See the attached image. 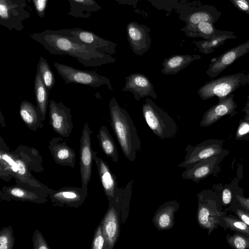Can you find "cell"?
Masks as SVG:
<instances>
[{
    "label": "cell",
    "mask_w": 249,
    "mask_h": 249,
    "mask_svg": "<svg viewBox=\"0 0 249 249\" xmlns=\"http://www.w3.org/2000/svg\"><path fill=\"white\" fill-rule=\"evenodd\" d=\"M29 36L50 53L71 56L86 67H98L116 61L110 54L97 51L76 40L68 35L65 29H47Z\"/></svg>",
    "instance_id": "cell-1"
},
{
    "label": "cell",
    "mask_w": 249,
    "mask_h": 249,
    "mask_svg": "<svg viewBox=\"0 0 249 249\" xmlns=\"http://www.w3.org/2000/svg\"><path fill=\"white\" fill-rule=\"evenodd\" d=\"M111 125L125 157L134 161L141 148V142L132 119L115 97L109 102Z\"/></svg>",
    "instance_id": "cell-2"
},
{
    "label": "cell",
    "mask_w": 249,
    "mask_h": 249,
    "mask_svg": "<svg viewBox=\"0 0 249 249\" xmlns=\"http://www.w3.org/2000/svg\"><path fill=\"white\" fill-rule=\"evenodd\" d=\"M142 111L146 123L158 137L166 140L176 135L178 128L174 119L151 98L146 99L142 105Z\"/></svg>",
    "instance_id": "cell-3"
},
{
    "label": "cell",
    "mask_w": 249,
    "mask_h": 249,
    "mask_svg": "<svg viewBox=\"0 0 249 249\" xmlns=\"http://www.w3.org/2000/svg\"><path fill=\"white\" fill-rule=\"evenodd\" d=\"M247 76L239 72L211 80L201 87L197 94L203 100L213 97L221 99L232 94L237 89L247 84Z\"/></svg>",
    "instance_id": "cell-4"
},
{
    "label": "cell",
    "mask_w": 249,
    "mask_h": 249,
    "mask_svg": "<svg viewBox=\"0 0 249 249\" xmlns=\"http://www.w3.org/2000/svg\"><path fill=\"white\" fill-rule=\"evenodd\" d=\"M123 188L119 195L108 200V207L101 221L106 239L105 249H112L120 235Z\"/></svg>",
    "instance_id": "cell-5"
},
{
    "label": "cell",
    "mask_w": 249,
    "mask_h": 249,
    "mask_svg": "<svg viewBox=\"0 0 249 249\" xmlns=\"http://www.w3.org/2000/svg\"><path fill=\"white\" fill-rule=\"evenodd\" d=\"M53 65L66 84H80L93 88L106 85L109 90H113L109 79L95 71L80 70L56 62Z\"/></svg>",
    "instance_id": "cell-6"
},
{
    "label": "cell",
    "mask_w": 249,
    "mask_h": 249,
    "mask_svg": "<svg viewBox=\"0 0 249 249\" xmlns=\"http://www.w3.org/2000/svg\"><path fill=\"white\" fill-rule=\"evenodd\" d=\"M198 206L196 219L199 226L208 231L210 234L220 223L224 216L218 211L215 201L209 190H203L197 195Z\"/></svg>",
    "instance_id": "cell-7"
},
{
    "label": "cell",
    "mask_w": 249,
    "mask_h": 249,
    "mask_svg": "<svg viewBox=\"0 0 249 249\" xmlns=\"http://www.w3.org/2000/svg\"><path fill=\"white\" fill-rule=\"evenodd\" d=\"M16 184L3 186L0 189V198L1 200L27 201L36 203H45L48 201L52 192L33 187L16 180Z\"/></svg>",
    "instance_id": "cell-8"
},
{
    "label": "cell",
    "mask_w": 249,
    "mask_h": 249,
    "mask_svg": "<svg viewBox=\"0 0 249 249\" xmlns=\"http://www.w3.org/2000/svg\"><path fill=\"white\" fill-rule=\"evenodd\" d=\"M223 140L210 139L193 146L188 144L185 149L184 160L178 167L186 168L192 164L213 156H219L228 152L223 148Z\"/></svg>",
    "instance_id": "cell-9"
},
{
    "label": "cell",
    "mask_w": 249,
    "mask_h": 249,
    "mask_svg": "<svg viewBox=\"0 0 249 249\" xmlns=\"http://www.w3.org/2000/svg\"><path fill=\"white\" fill-rule=\"evenodd\" d=\"M26 7L11 0H0V25L10 31H22L24 28L23 21L31 16Z\"/></svg>",
    "instance_id": "cell-10"
},
{
    "label": "cell",
    "mask_w": 249,
    "mask_h": 249,
    "mask_svg": "<svg viewBox=\"0 0 249 249\" xmlns=\"http://www.w3.org/2000/svg\"><path fill=\"white\" fill-rule=\"evenodd\" d=\"M49 124L62 137L67 138L73 127L71 109L62 103L52 100L49 103Z\"/></svg>",
    "instance_id": "cell-11"
},
{
    "label": "cell",
    "mask_w": 249,
    "mask_h": 249,
    "mask_svg": "<svg viewBox=\"0 0 249 249\" xmlns=\"http://www.w3.org/2000/svg\"><path fill=\"white\" fill-rule=\"evenodd\" d=\"M92 133L89 124H84L80 139V166L82 188L88 193V185L91 176L94 151L92 149L90 135Z\"/></svg>",
    "instance_id": "cell-12"
},
{
    "label": "cell",
    "mask_w": 249,
    "mask_h": 249,
    "mask_svg": "<svg viewBox=\"0 0 249 249\" xmlns=\"http://www.w3.org/2000/svg\"><path fill=\"white\" fill-rule=\"evenodd\" d=\"M179 18L186 24H196L204 21L214 24L222 15V12L212 5L186 6L178 10Z\"/></svg>",
    "instance_id": "cell-13"
},
{
    "label": "cell",
    "mask_w": 249,
    "mask_h": 249,
    "mask_svg": "<svg viewBox=\"0 0 249 249\" xmlns=\"http://www.w3.org/2000/svg\"><path fill=\"white\" fill-rule=\"evenodd\" d=\"M65 31L68 35L76 40L97 51L110 55L114 54L116 52V43L103 38L90 31L79 27L65 29Z\"/></svg>",
    "instance_id": "cell-14"
},
{
    "label": "cell",
    "mask_w": 249,
    "mask_h": 249,
    "mask_svg": "<svg viewBox=\"0 0 249 249\" xmlns=\"http://www.w3.org/2000/svg\"><path fill=\"white\" fill-rule=\"evenodd\" d=\"M249 53V40L232 48L211 60L206 73L211 78L218 76L239 58Z\"/></svg>",
    "instance_id": "cell-15"
},
{
    "label": "cell",
    "mask_w": 249,
    "mask_h": 249,
    "mask_svg": "<svg viewBox=\"0 0 249 249\" xmlns=\"http://www.w3.org/2000/svg\"><path fill=\"white\" fill-rule=\"evenodd\" d=\"M126 31L131 49L135 54L142 55L151 45L150 28L144 24L132 21L126 26Z\"/></svg>",
    "instance_id": "cell-16"
},
{
    "label": "cell",
    "mask_w": 249,
    "mask_h": 249,
    "mask_svg": "<svg viewBox=\"0 0 249 249\" xmlns=\"http://www.w3.org/2000/svg\"><path fill=\"white\" fill-rule=\"evenodd\" d=\"M88 193L82 187L67 186L53 190L49 198L54 206L78 208L83 203Z\"/></svg>",
    "instance_id": "cell-17"
},
{
    "label": "cell",
    "mask_w": 249,
    "mask_h": 249,
    "mask_svg": "<svg viewBox=\"0 0 249 249\" xmlns=\"http://www.w3.org/2000/svg\"><path fill=\"white\" fill-rule=\"evenodd\" d=\"M237 105L233 93L226 97L218 99V103L209 108L203 114L199 126H209L224 116H233L237 112Z\"/></svg>",
    "instance_id": "cell-18"
},
{
    "label": "cell",
    "mask_w": 249,
    "mask_h": 249,
    "mask_svg": "<svg viewBox=\"0 0 249 249\" xmlns=\"http://www.w3.org/2000/svg\"><path fill=\"white\" fill-rule=\"evenodd\" d=\"M125 85L122 89L123 91L133 93L137 101L141 98L149 96L155 99L158 98L154 87L147 76L141 73H135L125 77Z\"/></svg>",
    "instance_id": "cell-19"
},
{
    "label": "cell",
    "mask_w": 249,
    "mask_h": 249,
    "mask_svg": "<svg viewBox=\"0 0 249 249\" xmlns=\"http://www.w3.org/2000/svg\"><path fill=\"white\" fill-rule=\"evenodd\" d=\"M93 160L104 193L107 200H109L117 196L123 188L118 187L116 176L112 172L107 162L97 156L96 151H94Z\"/></svg>",
    "instance_id": "cell-20"
},
{
    "label": "cell",
    "mask_w": 249,
    "mask_h": 249,
    "mask_svg": "<svg viewBox=\"0 0 249 249\" xmlns=\"http://www.w3.org/2000/svg\"><path fill=\"white\" fill-rule=\"evenodd\" d=\"M225 154L213 156L185 168V170L181 174L182 178L191 180L198 183L199 181L214 173L219 156Z\"/></svg>",
    "instance_id": "cell-21"
},
{
    "label": "cell",
    "mask_w": 249,
    "mask_h": 249,
    "mask_svg": "<svg viewBox=\"0 0 249 249\" xmlns=\"http://www.w3.org/2000/svg\"><path fill=\"white\" fill-rule=\"evenodd\" d=\"M48 147L57 164L64 166L74 167L75 152L62 138H53L49 142Z\"/></svg>",
    "instance_id": "cell-22"
},
{
    "label": "cell",
    "mask_w": 249,
    "mask_h": 249,
    "mask_svg": "<svg viewBox=\"0 0 249 249\" xmlns=\"http://www.w3.org/2000/svg\"><path fill=\"white\" fill-rule=\"evenodd\" d=\"M179 208L176 200L169 201L161 205L156 210L152 222L158 231L169 230L175 224V214Z\"/></svg>",
    "instance_id": "cell-23"
},
{
    "label": "cell",
    "mask_w": 249,
    "mask_h": 249,
    "mask_svg": "<svg viewBox=\"0 0 249 249\" xmlns=\"http://www.w3.org/2000/svg\"><path fill=\"white\" fill-rule=\"evenodd\" d=\"M19 114L21 119L30 130L35 131L44 126V120L39 109L31 102L25 100L21 101Z\"/></svg>",
    "instance_id": "cell-24"
},
{
    "label": "cell",
    "mask_w": 249,
    "mask_h": 249,
    "mask_svg": "<svg viewBox=\"0 0 249 249\" xmlns=\"http://www.w3.org/2000/svg\"><path fill=\"white\" fill-rule=\"evenodd\" d=\"M18 171V167L13 152L0 137V177L6 181L15 178Z\"/></svg>",
    "instance_id": "cell-25"
},
{
    "label": "cell",
    "mask_w": 249,
    "mask_h": 249,
    "mask_svg": "<svg viewBox=\"0 0 249 249\" xmlns=\"http://www.w3.org/2000/svg\"><path fill=\"white\" fill-rule=\"evenodd\" d=\"M198 54H176L164 59L162 73L175 75L189 65L193 61L201 58Z\"/></svg>",
    "instance_id": "cell-26"
},
{
    "label": "cell",
    "mask_w": 249,
    "mask_h": 249,
    "mask_svg": "<svg viewBox=\"0 0 249 249\" xmlns=\"http://www.w3.org/2000/svg\"><path fill=\"white\" fill-rule=\"evenodd\" d=\"M234 33L233 31L216 29L214 35L210 38L197 41H194V43L200 53L208 54L212 53L215 49L222 45L227 39L237 38V36L234 35Z\"/></svg>",
    "instance_id": "cell-27"
},
{
    "label": "cell",
    "mask_w": 249,
    "mask_h": 249,
    "mask_svg": "<svg viewBox=\"0 0 249 249\" xmlns=\"http://www.w3.org/2000/svg\"><path fill=\"white\" fill-rule=\"evenodd\" d=\"M70 3L69 16L75 18H88L93 12H97L102 7L95 0H68Z\"/></svg>",
    "instance_id": "cell-28"
},
{
    "label": "cell",
    "mask_w": 249,
    "mask_h": 249,
    "mask_svg": "<svg viewBox=\"0 0 249 249\" xmlns=\"http://www.w3.org/2000/svg\"><path fill=\"white\" fill-rule=\"evenodd\" d=\"M180 30L188 37H201L206 40L214 35L216 29L213 23L204 21L196 24H186Z\"/></svg>",
    "instance_id": "cell-29"
},
{
    "label": "cell",
    "mask_w": 249,
    "mask_h": 249,
    "mask_svg": "<svg viewBox=\"0 0 249 249\" xmlns=\"http://www.w3.org/2000/svg\"><path fill=\"white\" fill-rule=\"evenodd\" d=\"M35 93L37 107L39 109L42 119L45 120L49 105V91L44 84L40 73L36 70L35 79Z\"/></svg>",
    "instance_id": "cell-30"
},
{
    "label": "cell",
    "mask_w": 249,
    "mask_h": 249,
    "mask_svg": "<svg viewBox=\"0 0 249 249\" xmlns=\"http://www.w3.org/2000/svg\"><path fill=\"white\" fill-rule=\"evenodd\" d=\"M100 145L106 155L114 162H117L119 156L116 144L106 126L102 125L97 135Z\"/></svg>",
    "instance_id": "cell-31"
},
{
    "label": "cell",
    "mask_w": 249,
    "mask_h": 249,
    "mask_svg": "<svg viewBox=\"0 0 249 249\" xmlns=\"http://www.w3.org/2000/svg\"><path fill=\"white\" fill-rule=\"evenodd\" d=\"M37 70L40 72L44 85L50 91L55 84L54 75L47 60L42 56L39 57Z\"/></svg>",
    "instance_id": "cell-32"
},
{
    "label": "cell",
    "mask_w": 249,
    "mask_h": 249,
    "mask_svg": "<svg viewBox=\"0 0 249 249\" xmlns=\"http://www.w3.org/2000/svg\"><path fill=\"white\" fill-rule=\"evenodd\" d=\"M222 219L227 228L249 236V226L240 219L228 215L224 216Z\"/></svg>",
    "instance_id": "cell-33"
},
{
    "label": "cell",
    "mask_w": 249,
    "mask_h": 249,
    "mask_svg": "<svg viewBox=\"0 0 249 249\" xmlns=\"http://www.w3.org/2000/svg\"><path fill=\"white\" fill-rule=\"evenodd\" d=\"M133 184V179H132L127 183L124 188L121 212V221L124 225L125 224L129 214Z\"/></svg>",
    "instance_id": "cell-34"
},
{
    "label": "cell",
    "mask_w": 249,
    "mask_h": 249,
    "mask_svg": "<svg viewBox=\"0 0 249 249\" xmlns=\"http://www.w3.org/2000/svg\"><path fill=\"white\" fill-rule=\"evenodd\" d=\"M11 226L2 228L0 231V249H13L15 238Z\"/></svg>",
    "instance_id": "cell-35"
},
{
    "label": "cell",
    "mask_w": 249,
    "mask_h": 249,
    "mask_svg": "<svg viewBox=\"0 0 249 249\" xmlns=\"http://www.w3.org/2000/svg\"><path fill=\"white\" fill-rule=\"evenodd\" d=\"M226 239L229 246L235 249H249V237L238 233L228 235Z\"/></svg>",
    "instance_id": "cell-36"
},
{
    "label": "cell",
    "mask_w": 249,
    "mask_h": 249,
    "mask_svg": "<svg viewBox=\"0 0 249 249\" xmlns=\"http://www.w3.org/2000/svg\"><path fill=\"white\" fill-rule=\"evenodd\" d=\"M156 9L171 12L178 7L179 0H146Z\"/></svg>",
    "instance_id": "cell-37"
},
{
    "label": "cell",
    "mask_w": 249,
    "mask_h": 249,
    "mask_svg": "<svg viewBox=\"0 0 249 249\" xmlns=\"http://www.w3.org/2000/svg\"><path fill=\"white\" fill-rule=\"evenodd\" d=\"M105 247L106 239L103 232L101 224L100 223L94 231L90 249H105Z\"/></svg>",
    "instance_id": "cell-38"
},
{
    "label": "cell",
    "mask_w": 249,
    "mask_h": 249,
    "mask_svg": "<svg viewBox=\"0 0 249 249\" xmlns=\"http://www.w3.org/2000/svg\"><path fill=\"white\" fill-rule=\"evenodd\" d=\"M235 139L237 140L249 139V121L244 119L240 120L235 133Z\"/></svg>",
    "instance_id": "cell-39"
},
{
    "label": "cell",
    "mask_w": 249,
    "mask_h": 249,
    "mask_svg": "<svg viewBox=\"0 0 249 249\" xmlns=\"http://www.w3.org/2000/svg\"><path fill=\"white\" fill-rule=\"evenodd\" d=\"M33 248L34 249H49L50 247L44 236L38 230H35L33 236Z\"/></svg>",
    "instance_id": "cell-40"
},
{
    "label": "cell",
    "mask_w": 249,
    "mask_h": 249,
    "mask_svg": "<svg viewBox=\"0 0 249 249\" xmlns=\"http://www.w3.org/2000/svg\"><path fill=\"white\" fill-rule=\"evenodd\" d=\"M49 0H32L36 11L39 17H45L46 9Z\"/></svg>",
    "instance_id": "cell-41"
},
{
    "label": "cell",
    "mask_w": 249,
    "mask_h": 249,
    "mask_svg": "<svg viewBox=\"0 0 249 249\" xmlns=\"http://www.w3.org/2000/svg\"><path fill=\"white\" fill-rule=\"evenodd\" d=\"M239 11L249 15V0H229Z\"/></svg>",
    "instance_id": "cell-42"
},
{
    "label": "cell",
    "mask_w": 249,
    "mask_h": 249,
    "mask_svg": "<svg viewBox=\"0 0 249 249\" xmlns=\"http://www.w3.org/2000/svg\"><path fill=\"white\" fill-rule=\"evenodd\" d=\"M232 210H234L235 213L239 219L249 226V211L243 206L242 208H236Z\"/></svg>",
    "instance_id": "cell-43"
},
{
    "label": "cell",
    "mask_w": 249,
    "mask_h": 249,
    "mask_svg": "<svg viewBox=\"0 0 249 249\" xmlns=\"http://www.w3.org/2000/svg\"><path fill=\"white\" fill-rule=\"evenodd\" d=\"M232 199V193L229 188H225L222 193V201L224 205L231 203Z\"/></svg>",
    "instance_id": "cell-44"
},
{
    "label": "cell",
    "mask_w": 249,
    "mask_h": 249,
    "mask_svg": "<svg viewBox=\"0 0 249 249\" xmlns=\"http://www.w3.org/2000/svg\"><path fill=\"white\" fill-rule=\"evenodd\" d=\"M235 197L239 203L249 211V197H244L239 195H236Z\"/></svg>",
    "instance_id": "cell-45"
},
{
    "label": "cell",
    "mask_w": 249,
    "mask_h": 249,
    "mask_svg": "<svg viewBox=\"0 0 249 249\" xmlns=\"http://www.w3.org/2000/svg\"><path fill=\"white\" fill-rule=\"evenodd\" d=\"M119 4L131 6L136 8L140 0H114Z\"/></svg>",
    "instance_id": "cell-46"
},
{
    "label": "cell",
    "mask_w": 249,
    "mask_h": 249,
    "mask_svg": "<svg viewBox=\"0 0 249 249\" xmlns=\"http://www.w3.org/2000/svg\"><path fill=\"white\" fill-rule=\"evenodd\" d=\"M243 111L245 112L243 119L249 122V101L247 102Z\"/></svg>",
    "instance_id": "cell-47"
},
{
    "label": "cell",
    "mask_w": 249,
    "mask_h": 249,
    "mask_svg": "<svg viewBox=\"0 0 249 249\" xmlns=\"http://www.w3.org/2000/svg\"><path fill=\"white\" fill-rule=\"evenodd\" d=\"M13 2L20 5H24L27 7L26 0H11Z\"/></svg>",
    "instance_id": "cell-48"
},
{
    "label": "cell",
    "mask_w": 249,
    "mask_h": 249,
    "mask_svg": "<svg viewBox=\"0 0 249 249\" xmlns=\"http://www.w3.org/2000/svg\"><path fill=\"white\" fill-rule=\"evenodd\" d=\"M0 125L2 127L5 126L4 118V117L3 116L1 111H0Z\"/></svg>",
    "instance_id": "cell-49"
},
{
    "label": "cell",
    "mask_w": 249,
    "mask_h": 249,
    "mask_svg": "<svg viewBox=\"0 0 249 249\" xmlns=\"http://www.w3.org/2000/svg\"><path fill=\"white\" fill-rule=\"evenodd\" d=\"M247 84H248L249 85V73L248 74H247ZM249 101V94L248 95V98H247V101Z\"/></svg>",
    "instance_id": "cell-50"
}]
</instances>
